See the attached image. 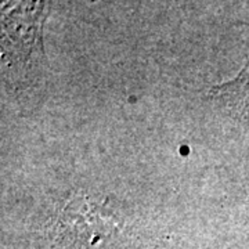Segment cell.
Returning <instances> with one entry per match:
<instances>
[{"label": "cell", "instance_id": "cell-1", "mask_svg": "<svg viewBox=\"0 0 249 249\" xmlns=\"http://www.w3.org/2000/svg\"><path fill=\"white\" fill-rule=\"evenodd\" d=\"M46 3L14 1L1 4L3 82L16 97L32 103L46 79L42 22Z\"/></svg>", "mask_w": 249, "mask_h": 249}, {"label": "cell", "instance_id": "cell-2", "mask_svg": "<svg viewBox=\"0 0 249 249\" xmlns=\"http://www.w3.org/2000/svg\"><path fill=\"white\" fill-rule=\"evenodd\" d=\"M212 94L231 114L249 122V60L235 79L214 88Z\"/></svg>", "mask_w": 249, "mask_h": 249}]
</instances>
